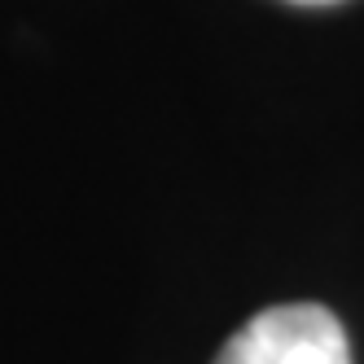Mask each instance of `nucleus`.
<instances>
[{"instance_id":"f257e3e1","label":"nucleus","mask_w":364,"mask_h":364,"mask_svg":"<svg viewBox=\"0 0 364 364\" xmlns=\"http://www.w3.org/2000/svg\"><path fill=\"white\" fill-rule=\"evenodd\" d=\"M215 364H351L347 329L321 303L268 307L228 338Z\"/></svg>"},{"instance_id":"f03ea898","label":"nucleus","mask_w":364,"mask_h":364,"mask_svg":"<svg viewBox=\"0 0 364 364\" xmlns=\"http://www.w3.org/2000/svg\"><path fill=\"white\" fill-rule=\"evenodd\" d=\"M294 5H338V0H294Z\"/></svg>"}]
</instances>
